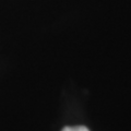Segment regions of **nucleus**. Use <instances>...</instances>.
I'll list each match as a JSON object with an SVG mask.
<instances>
[{"mask_svg": "<svg viewBox=\"0 0 131 131\" xmlns=\"http://www.w3.org/2000/svg\"><path fill=\"white\" fill-rule=\"evenodd\" d=\"M62 131H90L86 127L83 126H77V127H66Z\"/></svg>", "mask_w": 131, "mask_h": 131, "instance_id": "f257e3e1", "label": "nucleus"}]
</instances>
